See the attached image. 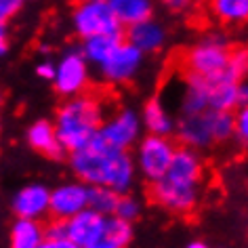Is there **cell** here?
Returning <instances> with one entry per match:
<instances>
[{"instance_id": "obj_1", "label": "cell", "mask_w": 248, "mask_h": 248, "mask_svg": "<svg viewBox=\"0 0 248 248\" xmlns=\"http://www.w3.org/2000/svg\"><path fill=\"white\" fill-rule=\"evenodd\" d=\"M72 169L84 183L103 185L118 194L131 187L135 177L133 160L126 152L103 154L89 145L78 152H72Z\"/></svg>"}, {"instance_id": "obj_2", "label": "cell", "mask_w": 248, "mask_h": 248, "mask_svg": "<svg viewBox=\"0 0 248 248\" xmlns=\"http://www.w3.org/2000/svg\"><path fill=\"white\" fill-rule=\"evenodd\" d=\"M101 105L93 97L80 95L61 105L53 126L63 152H78L89 145L101 126Z\"/></svg>"}, {"instance_id": "obj_3", "label": "cell", "mask_w": 248, "mask_h": 248, "mask_svg": "<svg viewBox=\"0 0 248 248\" xmlns=\"http://www.w3.org/2000/svg\"><path fill=\"white\" fill-rule=\"evenodd\" d=\"M137 135H139V118L131 109H124L97 128L89 147L103 154H120L126 152L135 143Z\"/></svg>"}, {"instance_id": "obj_4", "label": "cell", "mask_w": 248, "mask_h": 248, "mask_svg": "<svg viewBox=\"0 0 248 248\" xmlns=\"http://www.w3.org/2000/svg\"><path fill=\"white\" fill-rule=\"evenodd\" d=\"M232 51L233 48L223 38H217V36L204 38L196 46H191L187 55H185L187 74H196V76H202V78L215 76V74H219L227 65Z\"/></svg>"}, {"instance_id": "obj_5", "label": "cell", "mask_w": 248, "mask_h": 248, "mask_svg": "<svg viewBox=\"0 0 248 248\" xmlns=\"http://www.w3.org/2000/svg\"><path fill=\"white\" fill-rule=\"evenodd\" d=\"M74 26L82 38L101 34H122V26L108 2H80L74 11Z\"/></svg>"}, {"instance_id": "obj_6", "label": "cell", "mask_w": 248, "mask_h": 248, "mask_svg": "<svg viewBox=\"0 0 248 248\" xmlns=\"http://www.w3.org/2000/svg\"><path fill=\"white\" fill-rule=\"evenodd\" d=\"M177 147L172 145V141L160 135H150L141 141L139 145V169L147 177V181H158L166 175L169 164L172 160Z\"/></svg>"}, {"instance_id": "obj_7", "label": "cell", "mask_w": 248, "mask_h": 248, "mask_svg": "<svg viewBox=\"0 0 248 248\" xmlns=\"http://www.w3.org/2000/svg\"><path fill=\"white\" fill-rule=\"evenodd\" d=\"M150 196L154 202L170 210V213L185 215L189 210H194L198 202V185H185L162 177L158 181H152Z\"/></svg>"}, {"instance_id": "obj_8", "label": "cell", "mask_w": 248, "mask_h": 248, "mask_svg": "<svg viewBox=\"0 0 248 248\" xmlns=\"http://www.w3.org/2000/svg\"><path fill=\"white\" fill-rule=\"evenodd\" d=\"M141 57L143 53L139 48H135L131 42L122 40L114 51L109 53V57L101 63V70L105 74V78L111 82H126L135 76V72L141 65Z\"/></svg>"}, {"instance_id": "obj_9", "label": "cell", "mask_w": 248, "mask_h": 248, "mask_svg": "<svg viewBox=\"0 0 248 248\" xmlns=\"http://www.w3.org/2000/svg\"><path fill=\"white\" fill-rule=\"evenodd\" d=\"M55 89L61 95H78L80 91L89 82V70H86V61L80 53H70L59 61L55 67Z\"/></svg>"}, {"instance_id": "obj_10", "label": "cell", "mask_w": 248, "mask_h": 248, "mask_svg": "<svg viewBox=\"0 0 248 248\" xmlns=\"http://www.w3.org/2000/svg\"><path fill=\"white\" fill-rule=\"evenodd\" d=\"M84 208H89V187L80 183L61 185L48 198V213L55 219L65 221Z\"/></svg>"}, {"instance_id": "obj_11", "label": "cell", "mask_w": 248, "mask_h": 248, "mask_svg": "<svg viewBox=\"0 0 248 248\" xmlns=\"http://www.w3.org/2000/svg\"><path fill=\"white\" fill-rule=\"evenodd\" d=\"M105 217L93 208H84L70 219H65V238H70L80 248H89L103 232Z\"/></svg>"}, {"instance_id": "obj_12", "label": "cell", "mask_w": 248, "mask_h": 248, "mask_svg": "<svg viewBox=\"0 0 248 248\" xmlns=\"http://www.w3.org/2000/svg\"><path fill=\"white\" fill-rule=\"evenodd\" d=\"M166 179L177 183H185V185H198L202 177V160L198 158V154L189 147H181L175 150L172 160L166 170Z\"/></svg>"}, {"instance_id": "obj_13", "label": "cell", "mask_w": 248, "mask_h": 248, "mask_svg": "<svg viewBox=\"0 0 248 248\" xmlns=\"http://www.w3.org/2000/svg\"><path fill=\"white\" fill-rule=\"evenodd\" d=\"M48 198L51 191L42 185H28L23 187L13 200V208L19 219H34L38 221L42 215L48 213Z\"/></svg>"}, {"instance_id": "obj_14", "label": "cell", "mask_w": 248, "mask_h": 248, "mask_svg": "<svg viewBox=\"0 0 248 248\" xmlns=\"http://www.w3.org/2000/svg\"><path fill=\"white\" fill-rule=\"evenodd\" d=\"M126 42H131L141 53L158 51V48L164 45V28L152 19L133 23V26H128Z\"/></svg>"}, {"instance_id": "obj_15", "label": "cell", "mask_w": 248, "mask_h": 248, "mask_svg": "<svg viewBox=\"0 0 248 248\" xmlns=\"http://www.w3.org/2000/svg\"><path fill=\"white\" fill-rule=\"evenodd\" d=\"M179 139H181L183 145L189 147V150L213 143V137H210V131H208L206 111H200V114H185L183 120L179 122Z\"/></svg>"}, {"instance_id": "obj_16", "label": "cell", "mask_w": 248, "mask_h": 248, "mask_svg": "<svg viewBox=\"0 0 248 248\" xmlns=\"http://www.w3.org/2000/svg\"><path fill=\"white\" fill-rule=\"evenodd\" d=\"M28 141H30V145H32L36 152L45 154L46 158L59 160L65 154L63 147H61V143H59V139H57L55 126L51 122H46V120H40V122H36V124L30 126Z\"/></svg>"}, {"instance_id": "obj_17", "label": "cell", "mask_w": 248, "mask_h": 248, "mask_svg": "<svg viewBox=\"0 0 248 248\" xmlns=\"http://www.w3.org/2000/svg\"><path fill=\"white\" fill-rule=\"evenodd\" d=\"M131 238H133L131 223L118 219V217H105L101 235L89 248H126Z\"/></svg>"}, {"instance_id": "obj_18", "label": "cell", "mask_w": 248, "mask_h": 248, "mask_svg": "<svg viewBox=\"0 0 248 248\" xmlns=\"http://www.w3.org/2000/svg\"><path fill=\"white\" fill-rule=\"evenodd\" d=\"M108 4L120 26H133V23L152 19L154 13L152 0H108Z\"/></svg>"}, {"instance_id": "obj_19", "label": "cell", "mask_w": 248, "mask_h": 248, "mask_svg": "<svg viewBox=\"0 0 248 248\" xmlns=\"http://www.w3.org/2000/svg\"><path fill=\"white\" fill-rule=\"evenodd\" d=\"M187 89L183 95V111L185 114H200L208 109V84L202 76L187 74Z\"/></svg>"}, {"instance_id": "obj_20", "label": "cell", "mask_w": 248, "mask_h": 248, "mask_svg": "<svg viewBox=\"0 0 248 248\" xmlns=\"http://www.w3.org/2000/svg\"><path fill=\"white\" fill-rule=\"evenodd\" d=\"M45 240L42 225L34 219H17L11 232V248H38Z\"/></svg>"}, {"instance_id": "obj_21", "label": "cell", "mask_w": 248, "mask_h": 248, "mask_svg": "<svg viewBox=\"0 0 248 248\" xmlns=\"http://www.w3.org/2000/svg\"><path fill=\"white\" fill-rule=\"evenodd\" d=\"M143 122H145L147 131H150L152 135H160V137H166V135L172 131V120H170L169 111L164 109V105L160 103L158 97H152L150 101L145 103Z\"/></svg>"}, {"instance_id": "obj_22", "label": "cell", "mask_w": 248, "mask_h": 248, "mask_svg": "<svg viewBox=\"0 0 248 248\" xmlns=\"http://www.w3.org/2000/svg\"><path fill=\"white\" fill-rule=\"evenodd\" d=\"M122 42V34H101V36H93V38L84 40V55L86 59L93 63L101 65L105 59L109 57V53Z\"/></svg>"}, {"instance_id": "obj_23", "label": "cell", "mask_w": 248, "mask_h": 248, "mask_svg": "<svg viewBox=\"0 0 248 248\" xmlns=\"http://www.w3.org/2000/svg\"><path fill=\"white\" fill-rule=\"evenodd\" d=\"M118 198H120L118 191L103 187V185H93V187H89V208L103 217H111L116 210Z\"/></svg>"}, {"instance_id": "obj_24", "label": "cell", "mask_w": 248, "mask_h": 248, "mask_svg": "<svg viewBox=\"0 0 248 248\" xmlns=\"http://www.w3.org/2000/svg\"><path fill=\"white\" fill-rule=\"evenodd\" d=\"M210 4L223 23H242L248 17V0H210Z\"/></svg>"}, {"instance_id": "obj_25", "label": "cell", "mask_w": 248, "mask_h": 248, "mask_svg": "<svg viewBox=\"0 0 248 248\" xmlns=\"http://www.w3.org/2000/svg\"><path fill=\"white\" fill-rule=\"evenodd\" d=\"M208 131L213 141H227L233 135V114L221 109H206Z\"/></svg>"}, {"instance_id": "obj_26", "label": "cell", "mask_w": 248, "mask_h": 248, "mask_svg": "<svg viewBox=\"0 0 248 248\" xmlns=\"http://www.w3.org/2000/svg\"><path fill=\"white\" fill-rule=\"evenodd\" d=\"M137 215H139V204H137V200H133V198L120 194V198H118V204H116V210H114V215H111V217H118V219L131 223Z\"/></svg>"}, {"instance_id": "obj_27", "label": "cell", "mask_w": 248, "mask_h": 248, "mask_svg": "<svg viewBox=\"0 0 248 248\" xmlns=\"http://www.w3.org/2000/svg\"><path fill=\"white\" fill-rule=\"evenodd\" d=\"M233 135L242 141V143L248 139V114H246L244 108L240 109L238 116H233Z\"/></svg>"}, {"instance_id": "obj_28", "label": "cell", "mask_w": 248, "mask_h": 248, "mask_svg": "<svg viewBox=\"0 0 248 248\" xmlns=\"http://www.w3.org/2000/svg\"><path fill=\"white\" fill-rule=\"evenodd\" d=\"M21 2L23 0H0V21L7 23L21 9Z\"/></svg>"}, {"instance_id": "obj_29", "label": "cell", "mask_w": 248, "mask_h": 248, "mask_svg": "<svg viewBox=\"0 0 248 248\" xmlns=\"http://www.w3.org/2000/svg\"><path fill=\"white\" fill-rule=\"evenodd\" d=\"M45 238H65V221L63 219H53L46 227H42Z\"/></svg>"}, {"instance_id": "obj_30", "label": "cell", "mask_w": 248, "mask_h": 248, "mask_svg": "<svg viewBox=\"0 0 248 248\" xmlns=\"http://www.w3.org/2000/svg\"><path fill=\"white\" fill-rule=\"evenodd\" d=\"M38 248H80L70 238H45Z\"/></svg>"}, {"instance_id": "obj_31", "label": "cell", "mask_w": 248, "mask_h": 248, "mask_svg": "<svg viewBox=\"0 0 248 248\" xmlns=\"http://www.w3.org/2000/svg\"><path fill=\"white\" fill-rule=\"evenodd\" d=\"M162 4L170 11H185L191 4V0H162Z\"/></svg>"}, {"instance_id": "obj_32", "label": "cell", "mask_w": 248, "mask_h": 248, "mask_svg": "<svg viewBox=\"0 0 248 248\" xmlns=\"http://www.w3.org/2000/svg\"><path fill=\"white\" fill-rule=\"evenodd\" d=\"M36 74H38L40 78H45V80H53V76H55V67H53V63H40V65H38V70H36Z\"/></svg>"}, {"instance_id": "obj_33", "label": "cell", "mask_w": 248, "mask_h": 248, "mask_svg": "<svg viewBox=\"0 0 248 248\" xmlns=\"http://www.w3.org/2000/svg\"><path fill=\"white\" fill-rule=\"evenodd\" d=\"M7 46H9V40H7V23L0 21V55L7 53Z\"/></svg>"}, {"instance_id": "obj_34", "label": "cell", "mask_w": 248, "mask_h": 248, "mask_svg": "<svg viewBox=\"0 0 248 248\" xmlns=\"http://www.w3.org/2000/svg\"><path fill=\"white\" fill-rule=\"evenodd\" d=\"M187 248H208V246L204 244V242H191V244H189Z\"/></svg>"}, {"instance_id": "obj_35", "label": "cell", "mask_w": 248, "mask_h": 248, "mask_svg": "<svg viewBox=\"0 0 248 248\" xmlns=\"http://www.w3.org/2000/svg\"><path fill=\"white\" fill-rule=\"evenodd\" d=\"M82 2H108V0H82Z\"/></svg>"}, {"instance_id": "obj_36", "label": "cell", "mask_w": 248, "mask_h": 248, "mask_svg": "<svg viewBox=\"0 0 248 248\" xmlns=\"http://www.w3.org/2000/svg\"><path fill=\"white\" fill-rule=\"evenodd\" d=\"M0 103H2V95H0Z\"/></svg>"}]
</instances>
